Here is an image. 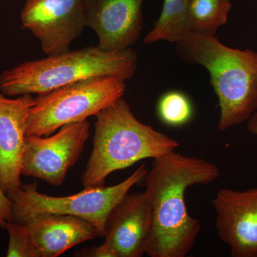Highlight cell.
<instances>
[{
    "instance_id": "6da1fadb",
    "label": "cell",
    "mask_w": 257,
    "mask_h": 257,
    "mask_svg": "<svg viewBox=\"0 0 257 257\" xmlns=\"http://www.w3.org/2000/svg\"><path fill=\"white\" fill-rule=\"evenodd\" d=\"M220 171L212 162L175 151L154 159L145 176L153 207V224L145 246L150 257H185L200 232L199 219L189 215L185 192L192 186L211 184Z\"/></svg>"
},
{
    "instance_id": "7a4b0ae2",
    "label": "cell",
    "mask_w": 257,
    "mask_h": 257,
    "mask_svg": "<svg viewBox=\"0 0 257 257\" xmlns=\"http://www.w3.org/2000/svg\"><path fill=\"white\" fill-rule=\"evenodd\" d=\"M176 45L177 55L207 69L219 101L217 127L224 132L247 121L257 110V52L231 48L217 36L192 32Z\"/></svg>"
},
{
    "instance_id": "3957f363",
    "label": "cell",
    "mask_w": 257,
    "mask_h": 257,
    "mask_svg": "<svg viewBox=\"0 0 257 257\" xmlns=\"http://www.w3.org/2000/svg\"><path fill=\"white\" fill-rule=\"evenodd\" d=\"M96 116L92 151L82 175L84 187L104 185L113 172L179 146L177 140L139 121L123 96Z\"/></svg>"
},
{
    "instance_id": "277c9868",
    "label": "cell",
    "mask_w": 257,
    "mask_h": 257,
    "mask_svg": "<svg viewBox=\"0 0 257 257\" xmlns=\"http://www.w3.org/2000/svg\"><path fill=\"white\" fill-rule=\"evenodd\" d=\"M138 55L132 48L104 51L89 46L60 55L26 61L0 74V91L8 96L40 94L95 77L133 78Z\"/></svg>"
},
{
    "instance_id": "5b68a950",
    "label": "cell",
    "mask_w": 257,
    "mask_h": 257,
    "mask_svg": "<svg viewBox=\"0 0 257 257\" xmlns=\"http://www.w3.org/2000/svg\"><path fill=\"white\" fill-rule=\"evenodd\" d=\"M125 81L95 77L62 86L34 98L27 119V136L47 137L65 125L96 116L124 96Z\"/></svg>"
},
{
    "instance_id": "8992f818",
    "label": "cell",
    "mask_w": 257,
    "mask_h": 257,
    "mask_svg": "<svg viewBox=\"0 0 257 257\" xmlns=\"http://www.w3.org/2000/svg\"><path fill=\"white\" fill-rule=\"evenodd\" d=\"M147 172L143 164L119 184L84 187V190L66 197L42 194L36 182L23 184L17 192L8 195L13 203V221L18 223L43 213L77 216L91 223L100 237H104L109 212L134 186L145 179Z\"/></svg>"
},
{
    "instance_id": "52a82bcc",
    "label": "cell",
    "mask_w": 257,
    "mask_h": 257,
    "mask_svg": "<svg viewBox=\"0 0 257 257\" xmlns=\"http://www.w3.org/2000/svg\"><path fill=\"white\" fill-rule=\"evenodd\" d=\"M89 138L87 120L65 125L50 136H27L21 175L60 187L80 158Z\"/></svg>"
},
{
    "instance_id": "ba28073f",
    "label": "cell",
    "mask_w": 257,
    "mask_h": 257,
    "mask_svg": "<svg viewBox=\"0 0 257 257\" xmlns=\"http://www.w3.org/2000/svg\"><path fill=\"white\" fill-rule=\"evenodd\" d=\"M20 18L47 56L69 51L87 27L84 0H26Z\"/></svg>"
},
{
    "instance_id": "9c48e42d",
    "label": "cell",
    "mask_w": 257,
    "mask_h": 257,
    "mask_svg": "<svg viewBox=\"0 0 257 257\" xmlns=\"http://www.w3.org/2000/svg\"><path fill=\"white\" fill-rule=\"evenodd\" d=\"M215 226L233 257H257V187L221 189L213 199Z\"/></svg>"
},
{
    "instance_id": "30bf717a",
    "label": "cell",
    "mask_w": 257,
    "mask_h": 257,
    "mask_svg": "<svg viewBox=\"0 0 257 257\" xmlns=\"http://www.w3.org/2000/svg\"><path fill=\"white\" fill-rule=\"evenodd\" d=\"M145 0H84L86 26L99 39L104 51L131 48L140 39Z\"/></svg>"
},
{
    "instance_id": "8fae6325",
    "label": "cell",
    "mask_w": 257,
    "mask_h": 257,
    "mask_svg": "<svg viewBox=\"0 0 257 257\" xmlns=\"http://www.w3.org/2000/svg\"><path fill=\"white\" fill-rule=\"evenodd\" d=\"M153 224V207L146 192L126 194L106 219L104 241L117 257H141Z\"/></svg>"
},
{
    "instance_id": "7c38bea8",
    "label": "cell",
    "mask_w": 257,
    "mask_h": 257,
    "mask_svg": "<svg viewBox=\"0 0 257 257\" xmlns=\"http://www.w3.org/2000/svg\"><path fill=\"white\" fill-rule=\"evenodd\" d=\"M32 94L7 98L0 92V187L8 195L22 187V158Z\"/></svg>"
},
{
    "instance_id": "4fadbf2b",
    "label": "cell",
    "mask_w": 257,
    "mask_h": 257,
    "mask_svg": "<svg viewBox=\"0 0 257 257\" xmlns=\"http://www.w3.org/2000/svg\"><path fill=\"white\" fill-rule=\"evenodd\" d=\"M18 223L28 229L38 257L59 256L79 243L100 236L91 223L74 216L43 213Z\"/></svg>"
},
{
    "instance_id": "5bb4252c",
    "label": "cell",
    "mask_w": 257,
    "mask_h": 257,
    "mask_svg": "<svg viewBox=\"0 0 257 257\" xmlns=\"http://www.w3.org/2000/svg\"><path fill=\"white\" fill-rule=\"evenodd\" d=\"M189 6V0H164L160 17L144 43L165 41L176 44L183 40L192 32Z\"/></svg>"
},
{
    "instance_id": "9a60e30c",
    "label": "cell",
    "mask_w": 257,
    "mask_h": 257,
    "mask_svg": "<svg viewBox=\"0 0 257 257\" xmlns=\"http://www.w3.org/2000/svg\"><path fill=\"white\" fill-rule=\"evenodd\" d=\"M231 7V0H189L192 32L216 35L217 30L227 23Z\"/></svg>"
},
{
    "instance_id": "2e32d148",
    "label": "cell",
    "mask_w": 257,
    "mask_h": 257,
    "mask_svg": "<svg viewBox=\"0 0 257 257\" xmlns=\"http://www.w3.org/2000/svg\"><path fill=\"white\" fill-rule=\"evenodd\" d=\"M157 110L161 121L170 126H183L193 116L192 101L187 94L179 91L162 94L157 103Z\"/></svg>"
},
{
    "instance_id": "e0dca14e",
    "label": "cell",
    "mask_w": 257,
    "mask_h": 257,
    "mask_svg": "<svg viewBox=\"0 0 257 257\" xmlns=\"http://www.w3.org/2000/svg\"><path fill=\"white\" fill-rule=\"evenodd\" d=\"M5 229L9 234L8 257H38L30 232L25 224L10 221Z\"/></svg>"
},
{
    "instance_id": "ac0fdd59",
    "label": "cell",
    "mask_w": 257,
    "mask_h": 257,
    "mask_svg": "<svg viewBox=\"0 0 257 257\" xmlns=\"http://www.w3.org/2000/svg\"><path fill=\"white\" fill-rule=\"evenodd\" d=\"M74 256L79 257H117L114 248L105 241L99 246L83 248L74 253Z\"/></svg>"
},
{
    "instance_id": "d6986e66",
    "label": "cell",
    "mask_w": 257,
    "mask_h": 257,
    "mask_svg": "<svg viewBox=\"0 0 257 257\" xmlns=\"http://www.w3.org/2000/svg\"><path fill=\"white\" fill-rule=\"evenodd\" d=\"M13 203L0 187V227L5 228L7 224L13 221Z\"/></svg>"
},
{
    "instance_id": "ffe728a7",
    "label": "cell",
    "mask_w": 257,
    "mask_h": 257,
    "mask_svg": "<svg viewBox=\"0 0 257 257\" xmlns=\"http://www.w3.org/2000/svg\"><path fill=\"white\" fill-rule=\"evenodd\" d=\"M247 128L249 133L257 135V112L253 113L251 117L248 119Z\"/></svg>"
}]
</instances>
